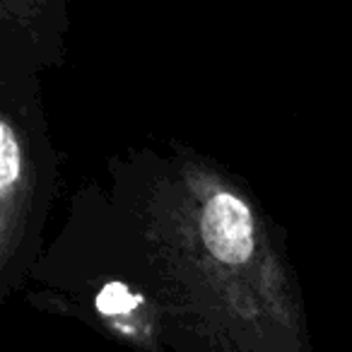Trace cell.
I'll return each mask as SVG.
<instances>
[{
  "mask_svg": "<svg viewBox=\"0 0 352 352\" xmlns=\"http://www.w3.org/2000/svg\"><path fill=\"white\" fill-rule=\"evenodd\" d=\"M39 135L20 107L12 109L8 102L0 113V270L6 280L25 251L39 203Z\"/></svg>",
  "mask_w": 352,
  "mask_h": 352,
  "instance_id": "7a4b0ae2",
  "label": "cell"
},
{
  "mask_svg": "<svg viewBox=\"0 0 352 352\" xmlns=\"http://www.w3.org/2000/svg\"><path fill=\"white\" fill-rule=\"evenodd\" d=\"M184 191L188 215L182 225L191 232L182 244L191 249L186 265L201 268L193 285L215 289V307L234 309L241 323L261 331L273 323L283 333L297 328L287 275L275 261L249 198L203 169L184 174Z\"/></svg>",
  "mask_w": 352,
  "mask_h": 352,
  "instance_id": "6da1fadb",
  "label": "cell"
}]
</instances>
